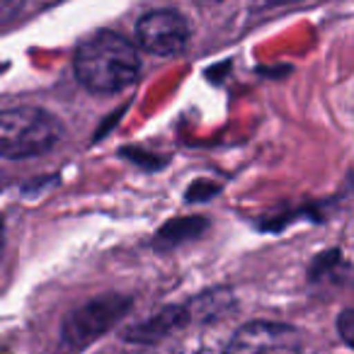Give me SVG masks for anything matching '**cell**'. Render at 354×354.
Instances as JSON below:
<instances>
[{"instance_id":"cell-2","label":"cell","mask_w":354,"mask_h":354,"mask_svg":"<svg viewBox=\"0 0 354 354\" xmlns=\"http://www.w3.org/2000/svg\"><path fill=\"white\" fill-rule=\"evenodd\" d=\"M61 136V122L41 107H12L0 112V158L25 160L44 156Z\"/></svg>"},{"instance_id":"cell-4","label":"cell","mask_w":354,"mask_h":354,"mask_svg":"<svg viewBox=\"0 0 354 354\" xmlns=\"http://www.w3.org/2000/svg\"><path fill=\"white\" fill-rule=\"evenodd\" d=\"M136 39L148 54L175 56L187 46L189 25L180 12L170 8L151 10L136 22Z\"/></svg>"},{"instance_id":"cell-3","label":"cell","mask_w":354,"mask_h":354,"mask_svg":"<svg viewBox=\"0 0 354 354\" xmlns=\"http://www.w3.org/2000/svg\"><path fill=\"white\" fill-rule=\"evenodd\" d=\"M131 308V299L122 294H104L71 310L61 323V344L66 349H83L90 342L112 330L122 315Z\"/></svg>"},{"instance_id":"cell-9","label":"cell","mask_w":354,"mask_h":354,"mask_svg":"<svg viewBox=\"0 0 354 354\" xmlns=\"http://www.w3.org/2000/svg\"><path fill=\"white\" fill-rule=\"evenodd\" d=\"M197 354H233V349H231V344L228 342H223V344H207V347H202Z\"/></svg>"},{"instance_id":"cell-6","label":"cell","mask_w":354,"mask_h":354,"mask_svg":"<svg viewBox=\"0 0 354 354\" xmlns=\"http://www.w3.org/2000/svg\"><path fill=\"white\" fill-rule=\"evenodd\" d=\"M187 320H189V310L180 308V306H167V308L153 313L151 318L124 330V339L138 344H156L160 339L175 335L177 330H183L187 325Z\"/></svg>"},{"instance_id":"cell-7","label":"cell","mask_w":354,"mask_h":354,"mask_svg":"<svg viewBox=\"0 0 354 354\" xmlns=\"http://www.w3.org/2000/svg\"><path fill=\"white\" fill-rule=\"evenodd\" d=\"M352 320H354V310L352 308H344L342 313H339V318H337L339 335H342V339L347 344L354 342V337H352Z\"/></svg>"},{"instance_id":"cell-1","label":"cell","mask_w":354,"mask_h":354,"mask_svg":"<svg viewBox=\"0 0 354 354\" xmlns=\"http://www.w3.org/2000/svg\"><path fill=\"white\" fill-rule=\"evenodd\" d=\"M75 75L90 93H119L136 83L141 59L136 46L117 32H95L75 51Z\"/></svg>"},{"instance_id":"cell-8","label":"cell","mask_w":354,"mask_h":354,"mask_svg":"<svg viewBox=\"0 0 354 354\" xmlns=\"http://www.w3.org/2000/svg\"><path fill=\"white\" fill-rule=\"evenodd\" d=\"M22 8H25V6H22V3H17V0H0V25H3V22H8L10 17H15Z\"/></svg>"},{"instance_id":"cell-10","label":"cell","mask_w":354,"mask_h":354,"mask_svg":"<svg viewBox=\"0 0 354 354\" xmlns=\"http://www.w3.org/2000/svg\"><path fill=\"white\" fill-rule=\"evenodd\" d=\"M0 245H3V221H0Z\"/></svg>"},{"instance_id":"cell-5","label":"cell","mask_w":354,"mask_h":354,"mask_svg":"<svg viewBox=\"0 0 354 354\" xmlns=\"http://www.w3.org/2000/svg\"><path fill=\"white\" fill-rule=\"evenodd\" d=\"M233 354H299L301 337L291 325L257 320L248 323L228 339Z\"/></svg>"}]
</instances>
